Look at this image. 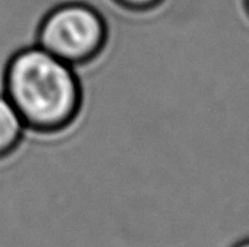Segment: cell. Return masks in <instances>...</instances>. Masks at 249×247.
Masks as SVG:
<instances>
[{"instance_id": "cell-1", "label": "cell", "mask_w": 249, "mask_h": 247, "mask_svg": "<svg viewBox=\"0 0 249 247\" xmlns=\"http://www.w3.org/2000/svg\"><path fill=\"white\" fill-rule=\"evenodd\" d=\"M1 92L22 116L28 132L36 135L70 130L85 100L77 68L35 42L10 54L3 67Z\"/></svg>"}, {"instance_id": "cell-2", "label": "cell", "mask_w": 249, "mask_h": 247, "mask_svg": "<svg viewBox=\"0 0 249 247\" xmlns=\"http://www.w3.org/2000/svg\"><path fill=\"white\" fill-rule=\"evenodd\" d=\"M108 41L109 26L102 12L86 1L70 0L44 13L38 22L34 42L79 68L96 61Z\"/></svg>"}, {"instance_id": "cell-3", "label": "cell", "mask_w": 249, "mask_h": 247, "mask_svg": "<svg viewBox=\"0 0 249 247\" xmlns=\"http://www.w3.org/2000/svg\"><path fill=\"white\" fill-rule=\"evenodd\" d=\"M28 128L9 100V98L0 92V159L12 156L23 143Z\"/></svg>"}, {"instance_id": "cell-4", "label": "cell", "mask_w": 249, "mask_h": 247, "mask_svg": "<svg viewBox=\"0 0 249 247\" xmlns=\"http://www.w3.org/2000/svg\"><path fill=\"white\" fill-rule=\"evenodd\" d=\"M117 7L130 13H150L166 0H111Z\"/></svg>"}, {"instance_id": "cell-5", "label": "cell", "mask_w": 249, "mask_h": 247, "mask_svg": "<svg viewBox=\"0 0 249 247\" xmlns=\"http://www.w3.org/2000/svg\"><path fill=\"white\" fill-rule=\"evenodd\" d=\"M233 247H249V239H245V240H241L238 242Z\"/></svg>"}, {"instance_id": "cell-6", "label": "cell", "mask_w": 249, "mask_h": 247, "mask_svg": "<svg viewBox=\"0 0 249 247\" xmlns=\"http://www.w3.org/2000/svg\"><path fill=\"white\" fill-rule=\"evenodd\" d=\"M242 3H244V10H245V13H247L249 19V0H242Z\"/></svg>"}]
</instances>
